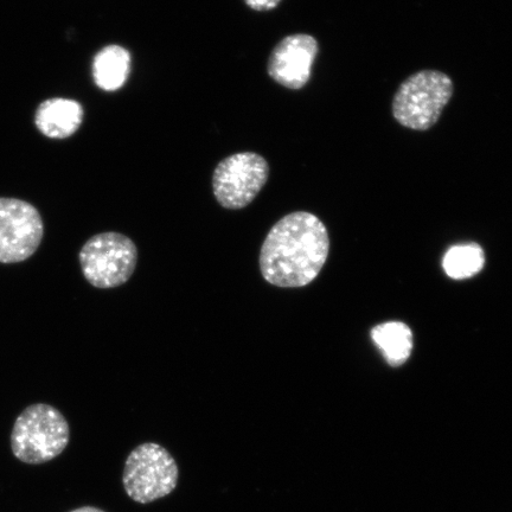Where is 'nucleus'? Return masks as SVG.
<instances>
[{
    "instance_id": "nucleus-1",
    "label": "nucleus",
    "mask_w": 512,
    "mask_h": 512,
    "mask_svg": "<svg viewBox=\"0 0 512 512\" xmlns=\"http://www.w3.org/2000/svg\"><path fill=\"white\" fill-rule=\"evenodd\" d=\"M330 252L328 229L307 211L288 214L274 224L262 243L259 266L268 284L304 287L323 270Z\"/></svg>"
},
{
    "instance_id": "nucleus-2",
    "label": "nucleus",
    "mask_w": 512,
    "mask_h": 512,
    "mask_svg": "<svg viewBox=\"0 0 512 512\" xmlns=\"http://www.w3.org/2000/svg\"><path fill=\"white\" fill-rule=\"evenodd\" d=\"M69 425L60 411L37 403L18 416L11 434V448L23 463H48L66 450Z\"/></svg>"
},
{
    "instance_id": "nucleus-3",
    "label": "nucleus",
    "mask_w": 512,
    "mask_h": 512,
    "mask_svg": "<svg viewBox=\"0 0 512 512\" xmlns=\"http://www.w3.org/2000/svg\"><path fill=\"white\" fill-rule=\"evenodd\" d=\"M454 87L450 76L438 70H421L402 82L393 100L396 121L415 131L430 130L450 102Z\"/></svg>"
},
{
    "instance_id": "nucleus-4",
    "label": "nucleus",
    "mask_w": 512,
    "mask_h": 512,
    "mask_svg": "<svg viewBox=\"0 0 512 512\" xmlns=\"http://www.w3.org/2000/svg\"><path fill=\"white\" fill-rule=\"evenodd\" d=\"M81 270L89 284L102 290L127 283L136 271L138 249L128 236L107 232L94 235L79 255Z\"/></svg>"
},
{
    "instance_id": "nucleus-5",
    "label": "nucleus",
    "mask_w": 512,
    "mask_h": 512,
    "mask_svg": "<svg viewBox=\"0 0 512 512\" xmlns=\"http://www.w3.org/2000/svg\"><path fill=\"white\" fill-rule=\"evenodd\" d=\"M179 469L174 457L155 443L139 445L127 457L123 484L128 497L149 504L177 488Z\"/></svg>"
},
{
    "instance_id": "nucleus-6",
    "label": "nucleus",
    "mask_w": 512,
    "mask_h": 512,
    "mask_svg": "<svg viewBox=\"0 0 512 512\" xmlns=\"http://www.w3.org/2000/svg\"><path fill=\"white\" fill-rule=\"evenodd\" d=\"M270 176V166L258 153L241 152L223 159L213 175L216 201L224 209L240 210L259 195Z\"/></svg>"
},
{
    "instance_id": "nucleus-7",
    "label": "nucleus",
    "mask_w": 512,
    "mask_h": 512,
    "mask_svg": "<svg viewBox=\"0 0 512 512\" xmlns=\"http://www.w3.org/2000/svg\"><path fill=\"white\" fill-rule=\"evenodd\" d=\"M44 226L40 213L17 198H0V264H17L40 247Z\"/></svg>"
},
{
    "instance_id": "nucleus-8",
    "label": "nucleus",
    "mask_w": 512,
    "mask_h": 512,
    "mask_svg": "<svg viewBox=\"0 0 512 512\" xmlns=\"http://www.w3.org/2000/svg\"><path fill=\"white\" fill-rule=\"evenodd\" d=\"M318 51L315 37L304 34L287 36L273 49L268 61V74L281 86L303 88L311 79Z\"/></svg>"
},
{
    "instance_id": "nucleus-9",
    "label": "nucleus",
    "mask_w": 512,
    "mask_h": 512,
    "mask_svg": "<svg viewBox=\"0 0 512 512\" xmlns=\"http://www.w3.org/2000/svg\"><path fill=\"white\" fill-rule=\"evenodd\" d=\"M83 108L74 100L50 99L44 101L36 113V125L44 136L66 139L79 130Z\"/></svg>"
},
{
    "instance_id": "nucleus-10",
    "label": "nucleus",
    "mask_w": 512,
    "mask_h": 512,
    "mask_svg": "<svg viewBox=\"0 0 512 512\" xmlns=\"http://www.w3.org/2000/svg\"><path fill=\"white\" fill-rule=\"evenodd\" d=\"M130 73L131 54L123 47L108 46L94 57V81L102 91H118L125 85Z\"/></svg>"
},
{
    "instance_id": "nucleus-11",
    "label": "nucleus",
    "mask_w": 512,
    "mask_h": 512,
    "mask_svg": "<svg viewBox=\"0 0 512 512\" xmlns=\"http://www.w3.org/2000/svg\"><path fill=\"white\" fill-rule=\"evenodd\" d=\"M371 338L390 367H401L411 357L413 334L405 323L388 322L377 325L371 330Z\"/></svg>"
},
{
    "instance_id": "nucleus-12",
    "label": "nucleus",
    "mask_w": 512,
    "mask_h": 512,
    "mask_svg": "<svg viewBox=\"0 0 512 512\" xmlns=\"http://www.w3.org/2000/svg\"><path fill=\"white\" fill-rule=\"evenodd\" d=\"M485 254L477 243L453 246L446 252L443 267L448 277L464 280L475 277L483 270Z\"/></svg>"
},
{
    "instance_id": "nucleus-13",
    "label": "nucleus",
    "mask_w": 512,
    "mask_h": 512,
    "mask_svg": "<svg viewBox=\"0 0 512 512\" xmlns=\"http://www.w3.org/2000/svg\"><path fill=\"white\" fill-rule=\"evenodd\" d=\"M281 0H245L249 8L256 11H270L280 4Z\"/></svg>"
},
{
    "instance_id": "nucleus-14",
    "label": "nucleus",
    "mask_w": 512,
    "mask_h": 512,
    "mask_svg": "<svg viewBox=\"0 0 512 512\" xmlns=\"http://www.w3.org/2000/svg\"><path fill=\"white\" fill-rule=\"evenodd\" d=\"M70 512H105V511L101 510L99 508H95V507H82V508L75 509Z\"/></svg>"
}]
</instances>
